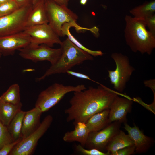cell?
I'll return each mask as SVG.
<instances>
[{
  "mask_svg": "<svg viewBox=\"0 0 155 155\" xmlns=\"http://www.w3.org/2000/svg\"><path fill=\"white\" fill-rule=\"evenodd\" d=\"M117 92L102 84L97 88L90 87L88 89L74 92L69 103L70 106L65 110L66 120L86 123L92 115L104 110L109 109Z\"/></svg>",
  "mask_w": 155,
  "mask_h": 155,
  "instance_id": "1",
  "label": "cell"
},
{
  "mask_svg": "<svg viewBox=\"0 0 155 155\" xmlns=\"http://www.w3.org/2000/svg\"><path fill=\"white\" fill-rule=\"evenodd\" d=\"M124 35L127 44L133 52L150 55L155 48V34L146 29L144 21L127 15Z\"/></svg>",
  "mask_w": 155,
  "mask_h": 155,
  "instance_id": "2",
  "label": "cell"
},
{
  "mask_svg": "<svg viewBox=\"0 0 155 155\" xmlns=\"http://www.w3.org/2000/svg\"><path fill=\"white\" fill-rule=\"evenodd\" d=\"M60 45L61 54L58 59L43 75L37 78V81L53 74L66 73L75 66L93 59L92 55L77 46L67 38L62 41Z\"/></svg>",
  "mask_w": 155,
  "mask_h": 155,
  "instance_id": "3",
  "label": "cell"
},
{
  "mask_svg": "<svg viewBox=\"0 0 155 155\" xmlns=\"http://www.w3.org/2000/svg\"><path fill=\"white\" fill-rule=\"evenodd\" d=\"M44 3L48 24L59 37H62L61 28L65 23L72 24L78 31L88 30L96 35L98 34V29L96 27L88 28L79 26L76 22L78 15L68 6L59 4L52 0H45Z\"/></svg>",
  "mask_w": 155,
  "mask_h": 155,
  "instance_id": "4",
  "label": "cell"
},
{
  "mask_svg": "<svg viewBox=\"0 0 155 155\" xmlns=\"http://www.w3.org/2000/svg\"><path fill=\"white\" fill-rule=\"evenodd\" d=\"M86 89L84 84L73 86L55 83L40 92L35 106L40 109L42 113L44 112L57 104L67 93L83 90Z\"/></svg>",
  "mask_w": 155,
  "mask_h": 155,
  "instance_id": "5",
  "label": "cell"
},
{
  "mask_svg": "<svg viewBox=\"0 0 155 155\" xmlns=\"http://www.w3.org/2000/svg\"><path fill=\"white\" fill-rule=\"evenodd\" d=\"M111 57L115 63L116 67L114 70H108L110 81L115 89L122 92L135 69L131 65L129 57L125 55L114 53Z\"/></svg>",
  "mask_w": 155,
  "mask_h": 155,
  "instance_id": "6",
  "label": "cell"
},
{
  "mask_svg": "<svg viewBox=\"0 0 155 155\" xmlns=\"http://www.w3.org/2000/svg\"><path fill=\"white\" fill-rule=\"evenodd\" d=\"M32 8V5L24 6L9 15L0 17V36L23 31Z\"/></svg>",
  "mask_w": 155,
  "mask_h": 155,
  "instance_id": "7",
  "label": "cell"
},
{
  "mask_svg": "<svg viewBox=\"0 0 155 155\" xmlns=\"http://www.w3.org/2000/svg\"><path fill=\"white\" fill-rule=\"evenodd\" d=\"M53 120L50 115L46 116L37 129L28 136L22 139L14 147L9 155H31L33 153L39 139L50 127Z\"/></svg>",
  "mask_w": 155,
  "mask_h": 155,
  "instance_id": "8",
  "label": "cell"
},
{
  "mask_svg": "<svg viewBox=\"0 0 155 155\" xmlns=\"http://www.w3.org/2000/svg\"><path fill=\"white\" fill-rule=\"evenodd\" d=\"M19 55L22 58L34 62L48 61L51 65L55 63L61 54L60 48L54 49L44 44L27 46L19 49Z\"/></svg>",
  "mask_w": 155,
  "mask_h": 155,
  "instance_id": "9",
  "label": "cell"
},
{
  "mask_svg": "<svg viewBox=\"0 0 155 155\" xmlns=\"http://www.w3.org/2000/svg\"><path fill=\"white\" fill-rule=\"evenodd\" d=\"M23 32L30 36L31 46L44 44L53 47L62 43L60 37L48 23L26 27Z\"/></svg>",
  "mask_w": 155,
  "mask_h": 155,
  "instance_id": "10",
  "label": "cell"
},
{
  "mask_svg": "<svg viewBox=\"0 0 155 155\" xmlns=\"http://www.w3.org/2000/svg\"><path fill=\"white\" fill-rule=\"evenodd\" d=\"M121 124L117 121L113 122L100 131L90 132L85 146L88 149L94 148L103 152L120 130Z\"/></svg>",
  "mask_w": 155,
  "mask_h": 155,
  "instance_id": "11",
  "label": "cell"
},
{
  "mask_svg": "<svg viewBox=\"0 0 155 155\" xmlns=\"http://www.w3.org/2000/svg\"><path fill=\"white\" fill-rule=\"evenodd\" d=\"M30 43V36L23 31L0 36V51L2 55L13 54L16 50L26 47Z\"/></svg>",
  "mask_w": 155,
  "mask_h": 155,
  "instance_id": "12",
  "label": "cell"
},
{
  "mask_svg": "<svg viewBox=\"0 0 155 155\" xmlns=\"http://www.w3.org/2000/svg\"><path fill=\"white\" fill-rule=\"evenodd\" d=\"M133 104L132 100L117 96L109 108V123L114 121L121 123L127 122V116L128 113L130 112Z\"/></svg>",
  "mask_w": 155,
  "mask_h": 155,
  "instance_id": "13",
  "label": "cell"
},
{
  "mask_svg": "<svg viewBox=\"0 0 155 155\" xmlns=\"http://www.w3.org/2000/svg\"><path fill=\"white\" fill-rule=\"evenodd\" d=\"M124 123V128L135 146V153H141L147 152L154 143L153 140L145 135L135 124L131 127L127 122Z\"/></svg>",
  "mask_w": 155,
  "mask_h": 155,
  "instance_id": "14",
  "label": "cell"
},
{
  "mask_svg": "<svg viewBox=\"0 0 155 155\" xmlns=\"http://www.w3.org/2000/svg\"><path fill=\"white\" fill-rule=\"evenodd\" d=\"M42 113L40 109L36 107L26 111L22 121L21 133L22 139L28 136L39 127Z\"/></svg>",
  "mask_w": 155,
  "mask_h": 155,
  "instance_id": "15",
  "label": "cell"
},
{
  "mask_svg": "<svg viewBox=\"0 0 155 155\" xmlns=\"http://www.w3.org/2000/svg\"><path fill=\"white\" fill-rule=\"evenodd\" d=\"M45 1L40 2L32 7L27 18L26 28L48 23Z\"/></svg>",
  "mask_w": 155,
  "mask_h": 155,
  "instance_id": "16",
  "label": "cell"
},
{
  "mask_svg": "<svg viewBox=\"0 0 155 155\" xmlns=\"http://www.w3.org/2000/svg\"><path fill=\"white\" fill-rule=\"evenodd\" d=\"M74 125V130L66 133L63 140L66 142H78L83 147L86 144L90 132L85 123L79 122Z\"/></svg>",
  "mask_w": 155,
  "mask_h": 155,
  "instance_id": "17",
  "label": "cell"
},
{
  "mask_svg": "<svg viewBox=\"0 0 155 155\" xmlns=\"http://www.w3.org/2000/svg\"><path fill=\"white\" fill-rule=\"evenodd\" d=\"M109 109L104 110L92 115L86 122L90 132L104 129L110 123L109 121Z\"/></svg>",
  "mask_w": 155,
  "mask_h": 155,
  "instance_id": "18",
  "label": "cell"
},
{
  "mask_svg": "<svg viewBox=\"0 0 155 155\" xmlns=\"http://www.w3.org/2000/svg\"><path fill=\"white\" fill-rule=\"evenodd\" d=\"M133 145V142L128 135L120 130L108 144L105 150L111 154L126 147Z\"/></svg>",
  "mask_w": 155,
  "mask_h": 155,
  "instance_id": "19",
  "label": "cell"
},
{
  "mask_svg": "<svg viewBox=\"0 0 155 155\" xmlns=\"http://www.w3.org/2000/svg\"><path fill=\"white\" fill-rule=\"evenodd\" d=\"M21 102L14 105L0 102V121L4 125L7 126L16 114L21 110Z\"/></svg>",
  "mask_w": 155,
  "mask_h": 155,
  "instance_id": "20",
  "label": "cell"
},
{
  "mask_svg": "<svg viewBox=\"0 0 155 155\" xmlns=\"http://www.w3.org/2000/svg\"><path fill=\"white\" fill-rule=\"evenodd\" d=\"M155 11V1L154 0L135 7L130 11V13L134 18L144 21L154 14Z\"/></svg>",
  "mask_w": 155,
  "mask_h": 155,
  "instance_id": "21",
  "label": "cell"
},
{
  "mask_svg": "<svg viewBox=\"0 0 155 155\" xmlns=\"http://www.w3.org/2000/svg\"><path fill=\"white\" fill-rule=\"evenodd\" d=\"M25 112L22 110L18 112L7 126L14 141L21 138V133L22 121Z\"/></svg>",
  "mask_w": 155,
  "mask_h": 155,
  "instance_id": "22",
  "label": "cell"
},
{
  "mask_svg": "<svg viewBox=\"0 0 155 155\" xmlns=\"http://www.w3.org/2000/svg\"><path fill=\"white\" fill-rule=\"evenodd\" d=\"M73 26L70 23H65L62 26L61 33L62 36H66L69 40L80 49L94 57L102 56L103 53L100 50L94 51L88 49L82 44L71 34L69 29Z\"/></svg>",
  "mask_w": 155,
  "mask_h": 155,
  "instance_id": "23",
  "label": "cell"
},
{
  "mask_svg": "<svg viewBox=\"0 0 155 155\" xmlns=\"http://www.w3.org/2000/svg\"><path fill=\"white\" fill-rule=\"evenodd\" d=\"M20 99V88L17 84L11 85L0 96V102L14 105L20 103L21 102Z\"/></svg>",
  "mask_w": 155,
  "mask_h": 155,
  "instance_id": "24",
  "label": "cell"
},
{
  "mask_svg": "<svg viewBox=\"0 0 155 155\" xmlns=\"http://www.w3.org/2000/svg\"><path fill=\"white\" fill-rule=\"evenodd\" d=\"M20 7L14 0H11L0 4V17L9 15Z\"/></svg>",
  "mask_w": 155,
  "mask_h": 155,
  "instance_id": "25",
  "label": "cell"
},
{
  "mask_svg": "<svg viewBox=\"0 0 155 155\" xmlns=\"http://www.w3.org/2000/svg\"><path fill=\"white\" fill-rule=\"evenodd\" d=\"M14 141L7 127L0 121V149L4 145Z\"/></svg>",
  "mask_w": 155,
  "mask_h": 155,
  "instance_id": "26",
  "label": "cell"
},
{
  "mask_svg": "<svg viewBox=\"0 0 155 155\" xmlns=\"http://www.w3.org/2000/svg\"><path fill=\"white\" fill-rule=\"evenodd\" d=\"M77 150L85 155H110L111 153L108 152H103L97 149L92 148L89 149H84L80 144L76 145Z\"/></svg>",
  "mask_w": 155,
  "mask_h": 155,
  "instance_id": "27",
  "label": "cell"
},
{
  "mask_svg": "<svg viewBox=\"0 0 155 155\" xmlns=\"http://www.w3.org/2000/svg\"><path fill=\"white\" fill-rule=\"evenodd\" d=\"M134 145L128 146L111 153V155H130L135 153Z\"/></svg>",
  "mask_w": 155,
  "mask_h": 155,
  "instance_id": "28",
  "label": "cell"
},
{
  "mask_svg": "<svg viewBox=\"0 0 155 155\" xmlns=\"http://www.w3.org/2000/svg\"><path fill=\"white\" fill-rule=\"evenodd\" d=\"M22 139L20 138L17 140L4 145L0 149V155H9L14 147Z\"/></svg>",
  "mask_w": 155,
  "mask_h": 155,
  "instance_id": "29",
  "label": "cell"
},
{
  "mask_svg": "<svg viewBox=\"0 0 155 155\" xmlns=\"http://www.w3.org/2000/svg\"><path fill=\"white\" fill-rule=\"evenodd\" d=\"M146 26L149 29V31L155 34V14L152 16L144 20Z\"/></svg>",
  "mask_w": 155,
  "mask_h": 155,
  "instance_id": "30",
  "label": "cell"
},
{
  "mask_svg": "<svg viewBox=\"0 0 155 155\" xmlns=\"http://www.w3.org/2000/svg\"><path fill=\"white\" fill-rule=\"evenodd\" d=\"M66 73L69 75H71L78 78L90 80L96 82L94 80L90 79L88 75L83 73L75 72L71 71L70 70L67 71Z\"/></svg>",
  "mask_w": 155,
  "mask_h": 155,
  "instance_id": "31",
  "label": "cell"
},
{
  "mask_svg": "<svg viewBox=\"0 0 155 155\" xmlns=\"http://www.w3.org/2000/svg\"><path fill=\"white\" fill-rule=\"evenodd\" d=\"M20 7L32 5V0H14Z\"/></svg>",
  "mask_w": 155,
  "mask_h": 155,
  "instance_id": "32",
  "label": "cell"
},
{
  "mask_svg": "<svg viewBox=\"0 0 155 155\" xmlns=\"http://www.w3.org/2000/svg\"><path fill=\"white\" fill-rule=\"evenodd\" d=\"M56 3L62 5L68 6L69 1L71 0H52Z\"/></svg>",
  "mask_w": 155,
  "mask_h": 155,
  "instance_id": "33",
  "label": "cell"
},
{
  "mask_svg": "<svg viewBox=\"0 0 155 155\" xmlns=\"http://www.w3.org/2000/svg\"><path fill=\"white\" fill-rule=\"evenodd\" d=\"M45 0H32V7L35 6L38 2L42 1H45Z\"/></svg>",
  "mask_w": 155,
  "mask_h": 155,
  "instance_id": "34",
  "label": "cell"
},
{
  "mask_svg": "<svg viewBox=\"0 0 155 155\" xmlns=\"http://www.w3.org/2000/svg\"><path fill=\"white\" fill-rule=\"evenodd\" d=\"M88 0H80V4L82 5H85Z\"/></svg>",
  "mask_w": 155,
  "mask_h": 155,
  "instance_id": "35",
  "label": "cell"
},
{
  "mask_svg": "<svg viewBox=\"0 0 155 155\" xmlns=\"http://www.w3.org/2000/svg\"><path fill=\"white\" fill-rule=\"evenodd\" d=\"M11 0H0V4Z\"/></svg>",
  "mask_w": 155,
  "mask_h": 155,
  "instance_id": "36",
  "label": "cell"
},
{
  "mask_svg": "<svg viewBox=\"0 0 155 155\" xmlns=\"http://www.w3.org/2000/svg\"><path fill=\"white\" fill-rule=\"evenodd\" d=\"M2 55V54L1 51H0V59L1 58V56Z\"/></svg>",
  "mask_w": 155,
  "mask_h": 155,
  "instance_id": "37",
  "label": "cell"
}]
</instances>
